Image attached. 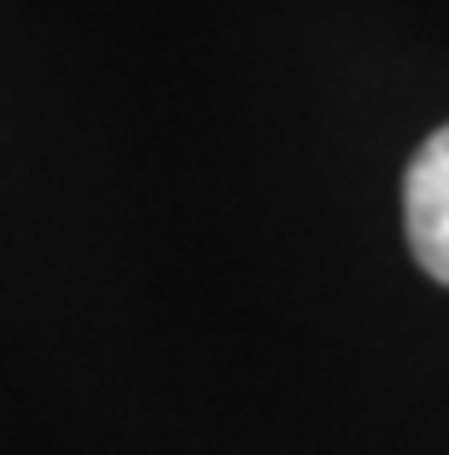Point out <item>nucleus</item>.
<instances>
[{"label":"nucleus","mask_w":449,"mask_h":455,"mask_svg":"<svg viewBox=\"0 0 449 455\" xmlns=\"http://www.w3.org/2000/svg\"><path fill=\"white\" fill-rule=\"evenodd\" d=\"M403 216H409V245L421 268L449 286V123L414 152L403 181Z\"/></svg>","instance_id":"nucleus-1"}]
</instances>
